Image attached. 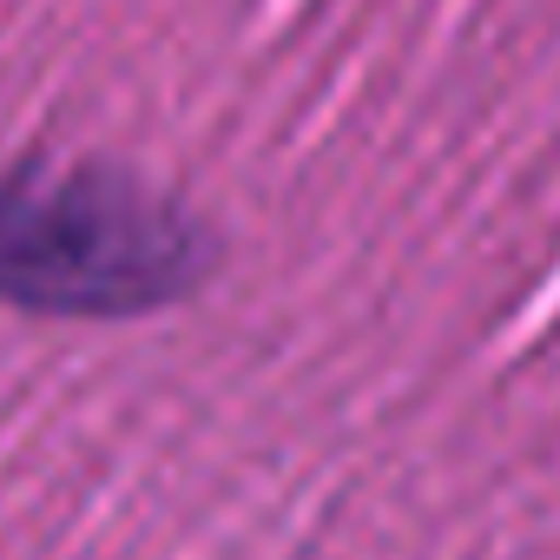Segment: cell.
<instances>
[{
	"label": "cell",
	"mask_w": 560,
	"mask_h": 560,
	"mask_svg": "<svg viewBox=\"0 0 560 560\" xmlns=\"http://www.w3.org/2000/svg\"><path fill=\"white\" fill-rule=\"evenodd\" d=\"M205 270V231L113 172H0V298L126 317Z\"/></svg>",
	"instance_id": "1"
}]
</instances>
